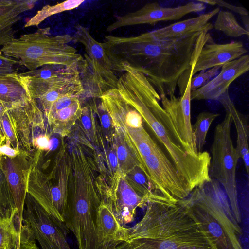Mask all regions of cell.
I'll list each match as a JSON object with an SVG mask.
<instances>
[{"label": "cell", "mask_w": 249, "mask_h": 249, "mask_svg": "<svg viewBox=\"0 0 249 249\" xmlns=\"http://www.w3.org/2000/svg\"><path fill=\"white\" fill-rule=\"evenodd\" d=\"M22 223L18 210L0 213V249L18 244Z\"/></svg>", "instance_id": "25"}, {"label": "cell", "mask_w": 249, "mask_h": 249, "mask_svg": "<svg viewBox=\"0 0 249 249\" xmlns=\"http://www.w3.org/2000/svg\"><path fill=\"white\" fill-rule=\"evenodd\" d=\"M110 249H216L194 215L188 197L149 201L144 215L127 228L124 241Z\"/></svg>", "instance_id": "2"}, {"label": "cell", "mask_w": 249, "mask_h": 249, "mask_svg": "<svg viewBox=\"0 0 249 249\" xmlns=\"http://www.w3.org/2000/svg\"><path fill=\"white\" fill-rule=\"evenodd\" d=\"M226 111L224 119L215 127L213 142L211 148V161L209 174L211 178L217 181L228 199L233 216L237 222L241 221L239 207L236 167L239 157L234 147L231 137L232 123L230 111Z\"/></svg>", "instance_id": "7"}, {"label": "cell", "mask_w": 249, "mask_h": 249, "mask_svg": "<svg viewBox=\"0 0 249 249\" xmlns=\"http://www.w3.org/2000/svg\"><path fill=\"white\" fill-rule=\"evenodd\" d=\"M249 70V56L245 54L223 65L219 73L203 87L191 91V100L217 99L232 82Z\"/></svg>", "instance_id": "15"}, {"label": "cell", "mask_w": 249, "mask_h": 249, "mask_svg": "<svg viewBox=\"0 0 249 249\" xmlns=\"http://www.w3.org/2000/svg\"><path fill=\"white\" fill-rule=\"evenodd\" d=\"M36 0H14L8 5L0 7V46L13 40L16 31L14 25L21 18V14L32 9Z\"/></svg>", "instance_id": "20"}, {"label": "cell", "mask_w": 249, "mask_h": 249, "mask_svg": "<svg viewBox=\"0 0 249 249\" xmlns=\"http://www.w3.org/2000/svg\"><path fill=\"white\" fill-rule=\"evenodd\" d=\"M124 176L130 185L137 192L149 201L163 196L155 192L147 175L140 167H134Z\"/></svg>", "instance_id": "27"}, {"label": "cell", "mask_w": 249, "mask_h": 249, "mask_svg": "<svg viewBox=\"0 0 249 249\" xmlns=\"http://www.w3.org/2000/svg\"><path fill=\"white\" fill-rule=\"evenodd\" d=\"M101 199L108 206L123 226L132 223L135 219L137 209L146 207L149 201L137 192L123 175L116 190L108 196Z\"/></svg>", "instance_id": "14"}, {"label": "cell", "mask_w": 249, "mask_h": 249, "mask_svg": "<svg viewBox=\"0 0 249 249\" xmlns=\"http://www.w3.org/2000/svg\"><path fill=\"white\" fill-rule=\"evenodd\" d=\"M20 153L19 150L15 149L9 145H3L0 146V156H6L14 157L20 154Z\"/></svg>", "instance_id": "38"}, {"label": "cell", "mask_w": 249, "mask_h": 249, "mask_svg": "<svg viewBox=\"0 0 249 249\" xmlns=\"http://www.w3.org/2000/svg\"><path fill=\"white\" fill-rule=\"evenodd\" d=\"M91 105L95 114L99 118L104 140L108 144L111 145L115 135V129L112 119L101 102L98 106L95 103Z\"/></svg>", "instance_id": "31"}, {"label": "cell", "mask_w": 249, "mask_h": 249, "mask_svg": "<svg viewBox=\"0 0 249 249\" xmlns=\"http://www.w3.org/2000/svg\"><path fill=\"white\" fill-rule=\"evenodd\" d=\"M220 10L218 7L197 17L172 23L147 33L158 40H174L186 37L196 32L209 31L213 28L210 20L217 15Z\"/></svg>", "instance_id": "18"}, {"label": "cell", "mask_w": 249, "mask_h": 249, "mask_svg": "<svg viewBox=\"0 0 249 249\" xmlns=\"http://www.w3.org/2000/svg\"><path fill=\"white\" fill-rule=\"evenodd\" d=\"M213 27L230 37L249 36V32L240 25L233 14L230 11L220 10Z\"/></svg>", "instance_id": "28"}, {"label": "cell", "mask_w": 249, "mask_h": 249, "mask_svg": "<svg viewBox=\"0 0 249 249\" xmlns=\"http://www.w3.org/2000/svg\"><path fill=\"white\" fill-rule=\"evenodd\" d=\"M23 225L41 249H71L65 223L47 212L28 193L22 213Z\"/></svg>", "instance_id": "9"}, {"label": "cell", "mask_w": 249, "mask_h": 249, "mask_svg": "<svg viewBox=\"0 0 249 249\" xmlns=\"http://www.w3.org/2000/svg\"><path fill=\"white\" fill-rule=\"evenodd\" d=\"M146 175L158 194L173 201L187 198L191 193L172 162L157 144L143 159Z\"/></svg>", "instance_id": "10"}, {"label": "cell", "mask_w": 249, "mask_h": 249, "mask_svg": "<svg viewBox=\"0 0 249 249\" xmlns=\"http://www.w3.org/2000/svg\"><path fill=\"white\" fill-rule=\"evenodd\" d=\"M71 162L69 152L62 141L55 160L54 168L44 177L35 167L30 171L27 193L49 214L64 222L69 191Z\"/></svg>", "instance_id": "6"}, {"label": "cell", "mask_w": 249, "mask_h": 249, "mask_svg": "<svg viewBox=\"0 0 249 249\" xmlns=\"http://www.w3.org/2000/svg\"><path fill=\"white\" fill-rule=\"evenodd\" d=\"M23 158L24 156L21 154L14 157L0 156V168L4 175L9 191L21 221L30 167Z\"/></svg>", "instance_id": "17"}, {"label": "cell", "mask_w": 249, "mask_h": 249, "mask_svg": "<svg viewBox=\"0 0 249 249\" xmlns=\"http://www.w3.org/2000/svg\"><path fill=\"white\" fill-rule=\"evenodd\" d=\"M84 1V0H69L54 5H46L38 11L25 26L37 25L51 16L78 7Z\"/></svg>", "instance_id": "30"}, {"label": "cell", "mask_w": 249, "mask_h": 249, "mask_svg": "<svg viewBox=\"0 0 249 249\" xmlns=\"http://www.w3.org/2000/svg\"><path fill=\"white\" fill-rule=\"evenodd\" d=\"M111 146L115 151L119 167L123 175L124 176L135 166H139L142 169L134 153L120 135L115 133Z\"/></svg>", "instance_id": "26"}, {"label": "cell", "mask_w": 249, "mask_h": 249, "mask_svg": "<svg viewBox=\"0 0 249 249\" xmlns=\"http://www.w3.org/2000/svg\"><path fill=\"white\" fill-rule=\"evenodd\" d=\"M118 87L126 101L140 113L192 192L209 181L211 156L187 153L168 115L160 103L158 91L142 73L134 71L122 77Z\"/></svg>", "instance_id": "3"}, {"label": "cell", "mask_w": 249, "mask_h": 249, "mask_svg": "<svg viewBox=\"0 0 249 249\" xmlns=\"http://www.w3.org/2000/svg\"><path fill=\"white\" fill-rule=\"evenodd\" d=\"M209 31L174 40H158L144 33L136 36H106L102 43L113 70L126 67L144 74L160 95H182L191 66Z\"/></svg>", "instance_id": "1"}, {"label": "cell", "mask_w": 249, "mask_h": 249, "mask_svg": "<svg viewBox=\"0 0 249 249\" xmlns=\"http://www.w3.org/2000/svg\"><path fill=\"white\" fill-rule=\"evenodd\" d=\"M50 140L49 136L47 134H41L36 138L34 145L36 146L40 150H48L49 149Z\"/></svg>", "instance_id": "37"}, {"label": "cell", "mask_w": 249, "mask_h": 249, "mask_svg": "<svg viewBox=\"0 0 249 249\" xmlns=\"http://www.w3.org/2000/svg\"><path fill=\"white\" fill-rule=\"evenodd\" d=\"M248 50L241 41H232L224 44L213 41L210 36L200 48L195 62L192 74L206 71L245 55Z\"/></svg>", "instance_id": "16"}, {"label": "cell", "mask_w": 249, "mask_h": 249, "mask_svg": "<svg viewBox=\"0 0 249 249\" xmlns=\"http://www.w3.org/2000/svg\"><path fill=\"white\" fill-rule=\"evenodd\" d=\"M32 99L27 84L20 74L0 76V101L9 108L22 106Z\"/></svg>", "instance_id": "21"}, {"label": "cell", "mask_w": 249, "mask_h": 249, "mask_svg": "<svg viewBox=\"0 0 249 249\" xmlns=\"http://www.w3.org/2000/svg\"><path fill=\"white\" fill-rule=\"evenodd\" d=\"M188 198L194 215L216 249H243L239 239L241 228L217 181L211 178L195 188Z\"/></svg>", "instance_id": "4"}, {"label": "cell", "mask_w": 249, "mask_h": 249, "mask_svg": "<svg viewBox=\"0 0 249 249\" xmlns=\"http://www.w3.org/2000/svg\"><path fill=\"white\" fill-rule=\"evenodd\" d=\"M205 8V5L199 2H190L176 7H162L157 2L148 3L137 11L118 17L106 31L111 32L125 26L177 20L188 14L203 11Z\"/></svg>", "instance_id": "11"}, {"label": "cell", "mask_w": 249, "mask_h": 249, "mask_svg": "<svg viewBox=\"0 0 249 249\" xmlns=\"http://www.w3.org/2000/svg\"><path fill=\"white\" fill-rule=\"evenodd\" d=\"M196 1L204 4H207L213 6L217 5L219 7H224L238 13L242 17V21L245 27V29L249 32V13L246 8L231 5L221 0H197Z\"/></svg>", "instance_id": "34"}, {"label": "cell", "mask_w": 249, "mask_h": 249, "mask_svg": "<svg viewBox=\"0 0 249 249\" xmlns=\"http://www.w3.org/2000/svg\"><path fill=\"white\" fill-rule=\"evenodd\" d=\"M79 100H80V97L77 95H69L62 97L52 104L49 110L44 113V116L47 119L56 111L69 106Z\"/></svg>", "instance_id": "35"}, {"label": "cell", "mask_w": 249, "mask_h": 249, "mask_svg": "<svg viewBox=\"0 0 249 249\" xmlns=\"http://www.w3.org/2000/svg\"><path fill=\"white\" fill-rule=\"evenodd\" d=\"M14 1V0H0V7L9 5Z\"/></svg>", "instance_id": "39"}, {"label": "cell", "mask_w": 249, "mask_h": 249, "mask_svg": "<svg viewBox=\"0 0 249 249\" xmlns=\"http://www.w3.org/2000/svg\"><path fill=\"white\" fill-rule=\"evenodd\" d=\"M77 122L79 123L80 130H82L81 133H84L85 138L82 139L98 148L103 147L106 144L91 104L82 107L80 116Z\"/></svg>", "instance_id": "24"}, {"label": "cell", "mask_w": 249, "mask_h": 249, "mask_svg": "<svg viewBox=\"0 0 249 249\" xmlns=\"http://www.w3.org/2000/svg\"><path fill=\"white\" fill-rule=\"evenodd\" d=\"M99 226L107 249L124 241L127 228L119 223L108 206L102 199L99 209Z\"/></svg>", "instance_id": "22"}, {"label": "cell", "mask_w": 249, "mask_h": 249, "mask_svg": "<svg viewBox=\"0 0 249 249\" xmlns=\"http://www.w3.org/2000/svg\"><path fill=\"white\" fill-rule=\"evenodd\" d=\"M221 67L216 66L206 71H201L192 76L191 81V90L195 91L205 85L219 72Z\"/></svg>", "instance_id": "33"}, {"label": "cell", "mask_w": 249, "mask_h": 249, "mask_svg": "<svg viewBox=\"0 0 249 249\" xmlns=\"http://www.w3.org/2000/svg\"><path fill=\"white\" fill-rule=\"evenodd\" d=\"M217 101L221 103L224 109L228 110L231 113L237 134L235 149L239 159L241 158L242 159L246 173L249 175V152L248 141L249 129L248 118L236 108L230 98L228 90L223 94L217 99Z\"/></svg>", "instance_id": "19"}, {"label": "cell", "mask_w": 249, "mask_h": 249, "mask_svg": "<svg viewBox=\"0 0 249 249\" xmlns=\"http://www.w3.org/2000/svg\"><path fill=\"white\" fill-rule=\"evenodd\" d=\"M71 41L72 36L68 34L51 36L50 27H46L15 38L0 50L29 71L47 65L80 67L83 58L69 44Z\"/></svg>", "instance_id": "5"}, {"label": "cell", "mask_w": 249, "mask_h": 249, "mask_svg": "<svg viewBox=\"0 0 249 249\" xmlns=\"http://www.w3.org/2000/svg\"><path fill=\"white\" fill-rule=\"evenodd\" d=\"M16 210L17 209L9 191L4 175L0 168V213L6 214Z\"/></svg>", "instance_id": "32"}, {"label": "cell", "mask_w": 249, "mask_h": 249, "mask_svg": "<svg viewBox=\"0 0 249 249\" xmlns=\"http://www.w3.org/2000/svg\"><path fill=\"white\" fill-rule=\"evenodd\" d=\"M18 61L5 56L0 50V76L17 73L15 69Z\"/></svg>", "instance_id": "36"}, {"label": "cell", "mask_w": 249, "mask_h": 249, "mask_svg": "<svg viewBox=\"0 0 249 249\" xmlns=\"http://www.w3.org/2000/svg\"><path fill=\"white\" fill-rule=\"evenodd\" d=\"M82 108L81 100H79L52 115L47 121L52 131L62 137L70 134L80 116Z\"/></svg>", "instance_id": "23"}, {"label": "cell", "mask_w": 249, "mask_h": 249, "mask_svg": "<svg viewBox=\"0 0 249 249\" xmlns=\"http://www.w3.org/2000/svg\"><path fill=\"white\" fill-rule=\"evenodd\" d=\"M193 62L187 83L180 97L175 94L160 95L161 106L168 115L181 141L188 153L199 154L196 147L191 118V81L193 76Z\"/></svg>", "instance_id": "12"}, {"label": "cell", "mask_w": 249, "mask_h": 249, "mask_svg": "<svg viewBox=\"0 0 249 249\" xmlns=\"http://www.w3.org/2000/svg\"><path fill=\"white\" fill-rule=\"evenodd\" d=\"M2 143V141H1V140L0 139V146L1 145V144Z\"/></svg>", "instance_id": "40"}, {"label": "cell", "mask_w": 249, "mask_h": 249, "mask_svg": "<svg viewBox=\"0 0 249 249\" xmlns=\"http://www.w3.org/2000/svg\"><path fill=\"white\" fill-rule=\"evenodd\" d=\"M72 38V41L82 44L86 52L79 67L84 89L91 85V95L99 98L106 91L115 88L118 80L110 61L102 43L91 36L88 28L77 25Z\"/></svg>", "instance_id": "8"}, {"label": "cell", "mask_w": 249, "mask_h": 249, "mask_svg": "<svg viewBox=\"0 0 249 249\" xmlns=\"http://www.w3.org/2000/svg\"><path fill=\"white\" fill-rule=\"evenodd\" d=\"M219 116L218 113L203 111L197 115L196 123L192 124L195 144L198 153L202 152L209 129Z\"/></svg>", "instance_id": "29"}, {"label": "cell", "mask_w": 249, "mask_h": 249, "mask_svg": "<svg viewBox=\"0 0 249 249\" xmlns=\"http://www.w3.org/2000/svg\"><path fill=\"white\" fill-rule=\"evenodd\" d=\"M78 65H47L19 73L27 84L31 97L36 100L47 92L80 79Z\"/></svg>", "instance_id": "13"}]
</instances>
